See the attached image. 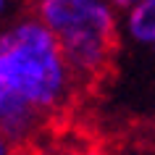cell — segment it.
Listing matches in <instances>:
<instances>
[{"mask_svg":"<svg viewBox=\"0 0 155 155\" xmlns=\"http://www.w3.org/2000/svg\"><path fill=\"white\" fill-rule=\"evenodd\" d=\"M76 155H113V153H105V150H84V153H76Z\"/></svg>","mask_w":155,"mask_h":155,"instance_id":"7","label":"cell"},{"mask_svg":"<svg viewBox=\"0 0 155 155\" xmlns=\"http://www.w3.org/2000/svg\"><path fill=\"white\" fill-rule=\"evenodd\" d=\"M124 32L131 42L155 50V0H139L129 13H124Z\"/></svg>","mask_w":155,"mask_h":155,"instance_id":"4","label":"cell"},{"mask_svg":"<svg viewBox=\"0 0 155 155\" xmlns=\"http://www.w3.org/2000/svg\"><path fill=\"white\" fill-rule=\"evenodd\" d=\"M5 8H8V0H0V16L5 13Z\"/></svg>","mask_w":155,"mask_h":155,"instance_id":"8","label":"cell"},{"mask_svg":"<svg viewBox=\"0 0 155 155\" xmlns=\"http://www.w3.org/2000/svg\"><path fill=\"white\" fill-rule=\"evenodd\" d=\"M105 3H108L113 11H124V13H129V11L137 5L139 0H105Z\"/></svg>","mask_w":155,"mask_h":155,"instance_id":"5","label":"cell"},{"mask_svg":"<svg viewBox=\"0 0 155 155\" xmlns=\"http://www.w3.org/2000/svg\"><path fill=\"white\" fill-rule=\"evenodd\" d=\"M40 121H42V116L37 110H32L26 103H21L11 90H5L0 84V131L13 145H21L26 139H32L40 129Z\"/></svg>","mask_w":155,"mask_h":155,"instance_id":"3","label":"cell"},{"mask_svg":"<svg viewBox=\"0 0 155 155\" xmlns=\"http://www.w3.org/2000/svg\"><path fill=\"white\" fill-rule=\"evenodd\" d=\"M0 155H16V145L0 131Z\"/></svg>","mask_w":155,"mask_h":155,"instance_id":"6","label":"cell"},{"mask_svg":"<svg viewBox=\"0 0 155 155\" xmlns=\"http://www.w3.org/2000/svg\"><path fill=\"white\" fill-rule=\"evenodd\" d=\"M34 16L58 37L76 79H97L108 68L118 21L105 0H34Z\"/></svg>","mask_w":155,"mask_h":155,"instance_id":"2","label":"cell"},{"mask_svg":"<svg viewBox=\"0 0 155 155\" xmlns=\"http://www.w3.org/2000/svg\"><path fill=\"white\" fill-rule=\"evenodd\" d=\"M76 74L61 42L37 16H24L0 32V84L40 116L68 105Z\"/></svg>","mask_w":155,"mask_h":155,"instance_id":"1","label":"cell"}]
</instances>
